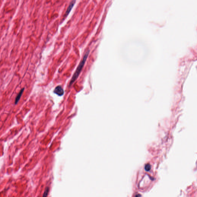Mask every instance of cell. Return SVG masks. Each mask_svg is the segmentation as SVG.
Instances as JSON below:
<instances>
[{
	"instance_id": "6",
	"label": "cell",
	"mask_w": 197,
	"mask_h": 197,
	"mask_svg": "<svg viewBox=\"0 0 197 197\" xmlns=\"http://www.w3.org/2000/svg\"><path fill=\"white\" fill-rule=\"evenodd\" d=\"M150 168H151V167H150V165L149 164H147L145 167V169L146 171H149L150 170Z\"/></svg>"
},
{
	"instance_id": "1",
	"label": "cell",
	"mask_w": 197,
	"mask_h": 197,
	"mask_svg": "<svg viewBox=\"0 0 197 197\" xmlns=\"http://www.w3.org/2000/svg\"><path fill=\"white\" fill-rule=\"evenodd\" d=\"M89 53V51H88L86 53L85 55H84L83 59H82V61H81L80 64H79V65L78 66L77 68L76 69L75 72L74 74L72 76V78L71 81L70 82L69 86H72V84H73L74 82L76 81V79H77L78 76H79V74H80V73L82 71V69L84 67L85 62L87 60Z\"/></svg>"
},
{
	"instance_id": "5",
	"label": "cell",
	"mask_w": 197,
	"mask_h": 197,
	"mask_svg": "<svg viewBox=\"0 0 197 197\" xmlns=\"http://www.w3.org/2000/svg\"><path fill=\"white\" fill-rule=\"evenodd\" d=\"M49 188H48V187H47V188H46V190H45V191H44V194H43L42 197H47L48 194V193H49Z\"/></svg>"
},
{
	"instance_id": "2",
	"label": "cell",
	"mask_w": 197,
	"mask_h": 197,
	"mask_svg": "<svg viewBox=\"0 0 197 197\" xmlns=\"http://www.w3.org/2000/svg\"><path fill=\"white\" fill-rule=\"evenodd\" d=\"M54 93L57 95L61 96L63 95L64 94V91L63 88L61 86H58L54 89Z\"/></svg>"
},
{
	"instance_id": "3",
	"label": "cell",
	"mask_w": 197,
	"mask_h": 197,
	"mask_svg": "<svg viewBox=\"0 0 197 197\" xmlns=\"http://www.w3.org/2000/svg\"><path fill=\"white\" fill-rule=\"evenodd\" d=\"M75 2H76L75 0H72L71 2V3L70 4V5H69V7H68L67 11H66L65 14H64V17H65L68 16V15L70 13V12L71 11L72 8L74 6L75 4Z\"/></svg>"
},
{
	"instance_id": "4",
	"label": "cell",
	"mask_w": 197,
	"mask_h": 197,
	"mask_svg": "<svg viewBox=\"0 0 197 197\" xmlns=\"http://www.w3.org/2000/svg\"><path fill=\"white\" fill-rule=\"evenodd\" d=\"M24 90V88L20 90V92H19V93L18 94L17 96L16 99H15V104H17L18 102H19V100H20V99L21 98L22 94H23Z\"/></svg>"
}]
</instances>
